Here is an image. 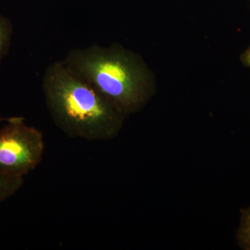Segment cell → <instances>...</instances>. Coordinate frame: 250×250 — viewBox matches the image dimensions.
I'll return each instance as SVG.
<instances>
[{"label": "cell", "instance_id": "cell-6", "mask_svg": "<svg viewBox=\"0 0 250 250\" xmlns=\"http://www.w3.org/2000/svg\"><path fill=\"white\" fill-rule=\"evenodd\" d=\"M24 183V179L8 177L0 174V203L13 196Z\"/></svg>", "mask_w": 250, "mask_h": 250}, {"label": "cell", "instance_id": "cell-8", "mask_svg": "<svg viewBox=\"0 0 250 250\" xmlns=\"http://www.w3.org/2000/svg\"><path fill=\"white\" fill-rule=\"evenodd\" d=\"M10 118H11V117H9V118H6V117L0 116V123H3V122L6 123V121H9Z\"/></svg>", "mask_w": 250, "mask_h": 250}, {"label": "cell", "instance_id": "cell-3", "mask_svg": "<svg viewBox=\"0 0 250 250\" xmlns=\"http://www.w3.org/2000/svg\"><path fill=\"white\" fill-rule=\"evenodd\" d=\"M44 152L42 132L22 117H11L0 130V174L24 179L40 165Z\"/></svg>", "mask_w": 250, "mask_h": 250}, {"label": "cell", "instance_id": "cell-7", "mask_svg": "<svg viewBox=\"0 0 250 250\" xmlns=\"http://www.w3.org/2000/svg\"><path fill=\"white\" fill-rule=\"evenodd\" d=\"M241 61L246 66L250 67V47L242 54Z\"/></svg>", "mask_w": 250, "mask_h": 250}, {"label": "cell", "instance_id": "cell-1", "mask_svg": "<svg viewBox=\"0 0 250 250\" xmlns=\"http://www.w3.org/2000/svg\"><path fill=\"white\" fill-rule=\"evenodd\" d=\"M42 85L49 114L67 136L104 141L119 134L126 116L63 61L47 67Z\"/></svg>", "mask_w": 250, "mask_h": 250}, {"label": "cell", "instance_id": "cell-4", "mask_svg": "<svg viewBox=\"0 0 250 250\" xmlns=\"http://www.w3.org/2000/svg\"><path fill=\"white\" fill-rule=\"evenodd\" d=\"M14 26L9 18L0 14V63L9 54L12 42Z\"/></svg>", "mask_w": 250, "mask_h": 250}, {"label": "cell", "instance_id": "cell-2", "mask_svg": "<svg viewBox=\"0 0 250 250\" xmlns=\"http://www.w3.org/2000/svg\"><path fill=\"white\" fill-rule=\"evenodd\" d=\"M62 61L126 116L156 93L155 77L141 56L118 44L73 49Z\"/></svg>", "mask_w": 250, "mask_h": 250}, {"label": "cell", "instance_id": "cell-5", "mask_svg": "<svg viewBox=\"0 0 250 250\" xmlns=\"http://www.w3.org/2000/svg\"><path fill=\"white\" fill-rule=\"evenodd\" d=\"M241 223L237 231V240L242 249L250 250V207L241 210Z\"/></svg>", "mask_w": 250, "mask_h": 250}]
</instances>
